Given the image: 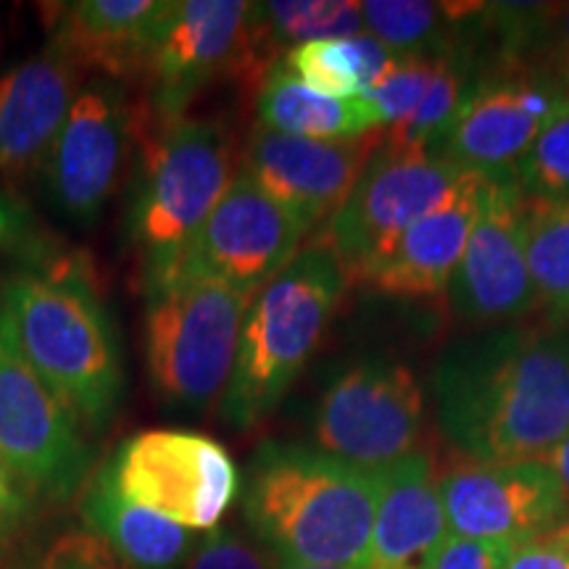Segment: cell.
I'll use <instances>...</instances> for the list:
<instances>
[{"label":"cell","mask_w":569,"mask_h":569,"mask_svg":"<svg viewBox=\"0 0 569 569\" xmlns=\"http://www.w3.org/2000/svg\"><path fill=\"white\" fill-rule=\"evenodd\" d=\"M34 511V493L9 459L0 453V551H6L24 532Z\"/></svg>","instance_id":"cell-34"},{"label":"cell","mask_w":569,"mask_h":569,"mask_svg":"<svg viewBox=\"0 0 569 569\" xmlns=\"http://www.w3.org/2000/svg\"><path fill=\"white\" fill-rule=\"evenodd\" d=\"M546 467L551 469L553 475H557L559 478V482H561V488H565V496H567V501H569V432L565 438H561V443H557L551 448L549 453H546L543 459Z\"/></svg>","instance_id":"cell-37"},{"label":"cell","mask_w":569,"mask_h":569,"mask_svg":"<svg viewBox=\"0 0 569 569\" xmlns=\"http://www.w3.org/2000/svg\"><path fill=\"white\" fill-rule=\"evenodd\" d=\"M169 0H77L56 13L51 40L82 69L122 82L140 77Z\"/></svg>","instance_id":"cell-21"},{"label":"cell","mask_w":569,"mask_h":569,"mask_svg":"<svg viewBox=\"0 0 569 569\" xmlns=\"http://www.w3.org/2000/svg\"><path fill=\"white\" fill-rule=\"evenodd\" d=\"M269 46L290 48L311 40H348L365 34L361 3L353 0H272L259 3Z\"/></svg>","instance_id":"cell-26"},{"label":"cell","mask_w":569,"mask_h":569,"mask_svg":"<svg viewBox=\"0 0 569 569\" xmlns=\"http://www.w3.org/2000/svg\"><path fill=\"white\" fill-rule=\"evenodd\" d=\"M515 182L528 201H569V111L519 159Z\"/></svg>","instance_id":"cell-28"},{"label":"cell","mask_w":569,"mask_h":569,"mask_svg":"<svg viewBox=\"0 0 569 569\" xmlns=\"http://www.w3.org/2000/svg\"><path fill=\"white\" fill-rule=\"evenodd\" d=\"M482 180L486 177L475 174L440 209L398 232L351 277V282L401 298L446 293L472 232Z\"/></svg>","instance_id":"cell-19"},{"label":"cell","mask_w":569,"mask_h":569,"mask_svg":"<svg viewBox=\"0 0 569 569\" xmlns=\"http://www.w3.org/2000/svg\"><path fill=\"white\" fill-rule=\"evenodd\" d=\"M253 296L196 274L146 288L142 343L148 377L163 403L184 411L219 407Z\"/></svg>","instance_id":"cell-6"},{"label":"cell","mask_w":569,"mask_h":569,"mask_svg":"<svg viewBox=\"0 0 569 569\" xmlns=\"http://www.w3.org/2000/svg\"><path fill=\"white\" fill-rule=\"evenodd\" d=\"M448 532L522 543L569 519V501L543 461L480 465L461 461L438 478Z\"/></svg>","instance_id":"cell-16"},{"label":"cell","mask_w":569,"mask_h":569,"mask_svg":"<svg viewBox=\"0 0 569 569\" xmlns=\"http://www.w3.org/2000/svg\"><path fill=\"white\" fill-rule=\"evenodd\" d=\"M509 549V543L461 538L448 532L425 559L422 569H507Z\"/></svg>","instance_id":"cell-33"},{"label":"cell","mask_w":569,"mask_h":569,"mask_svg":"<svg viewBox=\"0 0 569 569\" xmlns=\"http://www.w3.org/2000/svg\"><path fill=\"white\" fill-rule=\"evenodd\" d=\"M138 138L124 84L109 77L84 82L74 96L42 169L48 201L77 224H92L122 184Z\"/></svg>","instance_id":"cell-13"},{"label":"cell","mask_w":569,"mask_h":569,"mask_svg":"<svg viewBox=\"0 0 569 569\" xmlns=\"http://www.w3.org/2000/svg\"><path fill=\"white\" fill-rule=\"evenodd\" d=\"M567 111L569 90L551 69L503 61L469 80L438 156L486 180H515L519 159Z\"/></svg>","instance_id":"cell-9"},{"label":"cell","mask_w":569,"mask_h":569,"mask_svg":"<svg viewBox=\"0 0 569 569\" xmlns=\"http://www.w3.org/2000/svg\"><path fill=\"white\" fill-rule=\"evenodd\" d=\"M377 472L301 443L259 446L246 475L243 515L284 561L369 569Z\"/></svg>","instance_id":"cell-2"},{"label":"cell","mask_w":569,"mask_h":569,"mask_svg":"<svg viewBox=\"0 0 569 569\" xmlns=\"http://www.w3.org/2000/svg\"><path fill=\"white\" fill-rule=\"evenodd\" d=\"M127 501L188 530H213L240 490L230 451L190 430H142L106 461Z\"/></svg>","instance_id":"cell-8"},{"label":"cell","mask_w":569,"mask_h":569,"mask_svg":"<svg viewBox=\"0 0 569 569\" xmlns=\"http://www.w3.org/2000/svg\"><path fill=\"white\" fill-rule=\"evenodd\" d=\"M507 569H569V519L511 546Z\"/></svg>","instance_id":"cell-35"},{"label":"cell","mask_w":569,"mask_h":569,"mask_svg":"<svg viewBox=\"0 0 569 569\" xmlns=\"http://www.w3.org/2000/svg\"><path fill=\"white\" fill-rule=\"evenodd\" d=\"M0 453L34 496L69 501L88 482L80 419L19 353L0 325Z\"/></svg>","instance_id":"cell-12"},{"label":"cell","mask_w":569,"mask_h":569,"mask_svg":"<svg viewBox=\"0 0 569 569\" xmlns=\"http://www.w3.org/2000/svg\"><path fill=\"white\" fill-rule=\"evenodd\" d=\"M551 71L569 90V3L551 9Z\"/></svg>","instance_id":"cell-36"},{"label":"cell","mask_w":569,"mask_h":569,"mask_svg":"<svg viewBox=\"0 0 569 569\" xmlns=\"http://www.w3.org/2000/svg\"><path fill=\"white\" fill-rule=\"evenodd\" d=\"M6 336L90 430H103L124 396L117 332L96 290L74 274L17 269L0 282Z\"/></svg>","instance_id":"cell-3"},{"label":"cell","mask_w":569,"mask_h":569,"mask_svg":"<svg viewBox=\"0 0 569 569\" xmlns=\"http://www.w3.org/2000/svg\"><path fill=\"white\" fill-rule=\"evenodd\" d=\"M280 557L259 538L232 528H213L198 538L182 569H277Z\"/></svg>","instance_id":"cell-30"},{"label":"cell","mask_w":569,"mask_h":569,"mask_svg":"<svg viewBox=\"0 0 569 569\" xmlns=\"http://www.w3.org/2000/svg\"><path fill=\"white\" fill-rule=\"evenodd\" d=\"M382 140L386 130L353 140H309L256 124L240 151V172L311 232L343 206Z\"/></svg>","instance_id":"cell-17"},{"label":"cell","mask_w":569,"mask_h":569,"mask_svg":"<svg viewBox=\"0 0 569 569\" xmlns=\"http://www.w3.org/2000/svg\"><path fill=\"white\" fill-rule=\"evenodd\" d=\"M80 515L92 536L109 543L130 569H180L198 543L193 530L127 501L113 486L109 465L82 486Z\"/></svg>","instance_id":"cell-22"},{"label":"cell","mask_w":569,"mask_h":569,"mask_svg":"<svg viewBox=\"0 0 569 569\" xmlns=\"http://www.w3.org/2000/svg\"><path fill=\"white\" fill-rule=\"evenodd\" d=\"M425 393L401 361L365 359L330 382L315 411L319 451L382 472L419 451Z\"/></svg>","instance_id":"cell-10"},{"label":"cell","mask_w":569,"mask_h":569,"mask_svg":"<svg viewBox=\"0 0 569 569\" xmlns=\"http://www.w3.org/2000/svg\"><path fill=\"white\" fill-rule=\"evenodd\" d=\"M525 201L515 180H482L478 211L453 280L451 311L465 322L498 325L538 309L528 251H525Z\"/></svg>","instance_id":"cell-14"},{"label":"cell","mask_w":569,"mask_h":569,"mask_svg":"<svg viewBox=\"0 0 569 569\" xmlns=\"http://www.w3.org/2000/svg\"><path fill=\"white\" fill-rule=\"evenodd\" d=\"M56 248V240L38 222L30 206L17 196L0 190V253L21 259H46Z\"/></svg>","instance_id":"cell-31"},{"label":"cell","mask_w":569,"mask_h":569,"mask_svg":"<svg viewBox=\"0 0 569 569\" xmlns=\"http://www.w3.org/2000/svg\"><path fill=\"white\" fill-rule=\"evenodd\" d=\"M459 163L430 153H401L382 142L343 206L327 219L322 243L351 277L382 246L440 209L472 180Z\"/></svg>","instance_id":"cell-11"},{"label":"cell","mask_w":569,"mask_h":569,"mask_svg":"<svg viewBox=\"0 0 569 569\" xmlns=\"http://www.w3.org/2000/svg\"><path fill=\"white\" fill-rule=\"evenodd\" d=\"M432 401L467 461H540L569 432V327L457 340L432 369Z\"/></svg>","instance_id":"cell-1"},{"label":"cell","mask_w":569,"mask_h":569,"mask_svg":"<svg viewBox=\"0 0 569 569\" xmlns=\"http://www.w3.org/2000/svg\"><path fill=\"white\" fill-rule=\"evenodd\" d=\"M448 536L432 459L417 451L377 472V507L369 569H422Z\"/></svg>","instance_id":"cell-20"},{"label":"cell","mask_w":569,"mask_h":569,"mask_svg":"<svg viewBox=\"0 0 569 569\" xmlns=\"http://www.w3.org/2000/svg\"><path fill=\"white\" fill-rule=\"evenodd\" d=\"M272 46L259 3L248 0H169L142 63L140 80L159 122L184 117L211 82L272 67Z\"/></svg>","instance_id":"cell-7"},{"label":"cell","mask_w":569,"mask_h":569,"mask_svg":"<svg viewBox=\"0 0 569 569\" xmlns=\"http://www.w3.org/2000/svg\"><path fill=\"white\" fill-rule=\"evenodd\" d=\"M259 127L309 140H353L382 127L380 111L369 98H330L306 88L274 61L256 92Z\"/></svg>","instance_id":"cell-23"},{"label":"cell","mask_w":569,"mask_h":569,"mask_svg":"<svg viewBox=\"0 0 569 569\" xmlns=\"http://www.w3.org/2000/svg\"><path fill=\"white\" fill-rule=\"evenodd\" d=\"M277 569H348V567H322V565H298V561H284L280 559Z\"/></svg>","instance_id":"cell-38"},{"label":"cell","mask_w":569,"mask_h":569,"mask_svg":"<svg viewBox=\"0 0 569 569\" xmlns=\"http://www.w3.org/2000/svg\"><path fill=\"white\" fill-rule=\"evenodd\" d=\"M346 284L340 261L322 243H315L301 248L253 296L240 327L232 377L219 401L227 425L251 430L274 415L322 343Z\"/></svg>","instance_id":"cell-5"},{"label":"cell","mask_w":569,"mask_h":569,"mask_svg":"<svg viewBox=\"0 0 569 569\" xmlns=\"http://www.w3.org/2000/svg\"><path fill=\"white\" fill-rule=\"evenodd\" d=\"M472 3H422V0H367L361 3L369 38L403 59H451L461 53L465 19Z\"/></svg>","instance_id":"cell-24"},{"label":"cell","mask_w":569,"mask_h":569,"mask_svg":"<svg viewBox=\"0 0 569 569\" xmlns=\"http://www.w3.org/2000/svg\"><path fill=\"white\" fill-rule=\"evenodd\" d=\"M438 61L440 59H403V56H398L388 74L367 92L365 98L377 106L386 130L417 111V106L430 90Z\"/></svg>","instance_id":"cell-29"},{"label":"cell","mask_w":569,"mask_h":569,"mask_svg":"<svg viewBox=\"0 0 569 569\" xmlns=\"http://www.w3.org/2000/svg\"><path fill=\"white\" fill-rule=\"evenodd\" d=\"M32 569H130L90 530H67L48 543Z\"/></svg>","instance_id":"cell-32"},{"label":"cell","mask_w":569,"mask_h":569,"mask_svg":"<svg viewBox=\"0 0 569 569\" xmlns=\"http://www.w3.org/2000/svg\"><path fill=\"white\" fill-rule=\"evenodd\" d=\"M525 251L538 306L551 325L569 327V201H528Z\"/></svg>","instance_id":"cell-25"},{"label":"cell","mask_w":569,"mask_h":569,"mask_svg":"<svg viewBox=\"0 0 569 569\" xmlns=\"http://www.w3.org/2000/svg\"><path fill=\"white\" fill-rule=\"evenodd\" d=\"M472 77H467V63L451 56L440 59L432 74L430 90L417 106V111L409 119L398 122L386 130V146L401 153H440L448 127L457 119V111L465 101L467 84Z\"/></svg>","instance_id":"cell-27"},{"label":"cell","mask_w":569,"mask_h":569,"mask_svg":"<svg viewBox=\"0 0 569 569\" xmlns=\"http://www.w3.org/2000/svg\"><path fill=\"white\" fill-rule=\"evenodd\" d=\"M306 234L293 213L238 169L177 274L211 277L259 293L301 253Z\"/></svg>","instance_id":"cell-15"},{"label":"cell","mask_w":569,"mask_h":569,"mask_svg":"<svg viewBox=\"0 0 569 569\" xmlns=\"http://www.w3.org/2000/svg\"><path fill=\"white\" fill-rule=\"evenodd\" d=\"M80 71V63L56 40L0 71V177L9 184L42 177L82 88Z\"/></svg>","instance_id":"cell-18"},{"label":"cell","mask_w":569,"mask_h":569,"mask_svg":"<svg viewBox=\"0 0 569 569\" xmlns=\"http://www.w3.org/2000/svg\"><path fill=\"white\" fill-rule=\"evenodd\" d=\"M234 156L230 127L219 119H169L146 140L124 213L142 288L180 272L196 234L238 174Z\"/></svg>","instance_id":"cell-4"}]
</instances>
